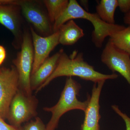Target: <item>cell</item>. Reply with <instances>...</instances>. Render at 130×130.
Listing matches in <instances>:
<instances>
[{
    "label": "cell",
    "mask_w": 130,
    "mask_h": 130,
    "mask_svg": "<svg viewBox=\"0 0 130 130\" xmlns=\"http://www.w3.org/2000/svg\"><path fill=\"white\" fill-rule=\"evenodd\" d=\"M59 43L63 45H72L84 36L83 29L73 20L61 26L59 29Z\"/></svg>",
    "instance_id": "13"
},
{
    "label": "cell",
    "mask_w": 130,
    "mask_h": 130,
    "mask_svg": "<svg viewBox=\"0 0 130 130\" xmlns=\"http://www.w3.org/2000/svg\"><path fill=\"white\" fill-rule=\"evenodd\" d=\"M84 19L90 21L94 29L92 32V41L97 48H101L105 39L125 28L124 26L111 24L102 21L96 13H91L83 8L76 0H70L67 8L54 24L53 30L56 32L61 26L74 19Z\"/></svg>",
    "instance_id": "2"
},
{
    "label": "cell",
    "mask_w": 130,
    "mask_h": 130,
    "mask_svg": "<svg viewBox=\"0 0 130 130\" xmlns=\"http://www.w3.org/2000/svg\"><path fill=\"white\" fill-rule=\"evenodd\" d=\"M14 5L21 8L22 13L26 20L40 32L47 34L51 31L49 20L42 11L32 2L14 1Z\"/></svg>",
    "instance_id": "10"
},
{
    "label": "cell",
    "mask_w": 130,
    "mask_h": 130,
    "mask_svg": "<svg viewBox=\"0 0 130 130\" xmlns=\"http://www.w3.org/2000/svg\"><path fill=\"white\" fill-rule=\"evenodd\" d=\"M62 49L48 58L30 77L31 90H36L50 77L56 68Z\"/></svg>",
    "instance_id": "11"
},
{
    "label": "cell",
    "mask_w": 130,
    "mask_h": 130,
    "mask_svg": "<svg viewBox=\"0 0 130 130\" xmlns=\"http://www.w3.org/2000/svg\"><path fill=\"white\" fill-rule=\"evenodd\" d=\"M124 21L125 23L130 26V11L127 13L125 14Z\"/></svg>",
    "instance_id": "23"
},
{
    "label": "cell",
    "mask_w": 130,
    "mask_h": 130,
    "mask_svg": "<svg viewBox=\"0 0 130 130\" xmlns=\"http://www.w3.org/2000/svg\"><path fill=\"white\" fill-rule=\"evenodd\" d=\"M0 130H22L13 125H9L6 123L4 119L0 116Z\"/></svg>",
    "instance_id": "20"
},
{
    "label": "cell",
    "mask_w": 130,
    "mask_h": 130,
    "mask_svg": "<svg viewBox=\"0 0 130 130\" xmlns=\"http://www.w3.org/2000/svg\"><path fill=\"white\" fill-rule=\"evenodd\" d=\"M22 130H46V128L41 119L37 117L35 120L27 123Z\"/></svg>",
    "instance_id": "17"
},
{
    "label": "cell",
    "mask_w": 130,
    "mask_h": 130,
    "mask_svg": "<svg viewBox=\"0 0 130 130\" xmlns=\"http://www.w3.org/2000/svg\"><path fill=\"white\" fill-rule=\"evenodd\" d=\"M105 81L94 84L91 95H89L88 106L85 111V118L81 126V130H100L99 122L101 116L100 114V99Z\"/></svg>",
    "instance_id": "9"
},
{
    "label": "cell",
    "mask_w": 130,
    "mask_h": 130,
    "mask_svg": "<svg viewBox=\"0 0 130 130\" xmlns=\"http://www.w3.org/2000/svg\"><path fill=\"white\" fill-rule=\"evenodd\" d=\"M43 2L47 10L49 20L54 24L67 9L69 1L44 0Z\"/></svg>",
    "instance_id": "15"
},
{
    "label": "cell",
    "mask_w": 130,
    "mask_h": 130,
    "mask_svg": "<svg viewBox=\"0 0 130 130\" xmlns=\"http://www.w3.org/2000/svg\"><path fill=\"white\" fill-rule=\"evenodd\" d=\"M38 100L35 96H29L19 89L9 107L7 118L13 126L20 127L22 123L37 115Z\"/></svg>",
    "instance_id": "5"
},
{
    "label": "cell",
    "mask_w": 130,
    "mask_h": 130,
    "mask_svg": "<svg viewBox=\"0 0 130 130\" xmlns=\"http://www.w3.org/2000/svg\"><path fill=\"white\" fill-rule=\"evenodd\" d=\"M30 31L34 53L31 75L48 58L51 51L59 44V33L58 30L48 36L42 37L37 34L32 27H30Z\"/></svg>",
    "instance_id": "8"
},
{
    "label": "cell",
    "mask_w": 130,
    "mask_h": 130,
    "mask_svg": "<svg viewBox=\"0 0 130 130\" xmlns=\"http://www.w3.org/2000/svg\"><path fill=\"white\" fill-rule=\"evenodd\" d=\"M118 7L125 14L130 11V0H117Z\"/></svg>",
    "instance_id": "19"
},
{
    "label": "cell",
    "mask_w": 130,
    "mask_h": 130,
    "mask_svg": "<svg viewBox=\"0 0 130 130\" xmlns=\"http://www.w3.org/2000/svg\"><path fill=\"white\" fill-rule=\"evenodd\" d=\"M113 110L118 115L121 117L125 123L126 130H130V118L125 113H124L120 109L119 107L116 105H113L111 106Z\"/></svg>",
    "instance_id": "18"
},
{
    "label": "cell",
    "mask_w": 130,
    "mask_h": 130,
    "mask_svg": "<svg viewBox=\"0 0 130 130\" xmlns=\"http://www.w3.org/2000/svg\"><path fill=\"white\" fill-rule=\"evenodd\" d=\"M18 7L0 4V24L10 30L18 40L20 38L21 40Z\"/></svg>",
    "instance_id": "12"
},
{
    "label": "cell",
    "mask_w": 130,
    "mask_h": 130,
    "mask_svg": "<svg viewBox=\"0 0 130 130\" xmlns=\"http://www.w3.org/2000/svg\"><path fill=\"white\" fill-rule=\"evenodd\" d=\"M6 53L4 47L0 45V69L1 66L4 62L6 58Z\"/></svg>",
    "instance_id": "21"
},
{
    "label": "cell",
    "mask_w": 130,
    "mask_h": 130,
    "mask_svg": "<svg viewBox=\"0 0 130 130\" xmlns=\"http://www.w3.org/2000/svg\"><path fill=\"white\" fill-rule=\"evenodd\" d=\"M109 40L116 47L130 55V26L115 32Z\"/></svg>",
    "instance_id": "16"
},
{
    "label": "cell",
    "mask_w": 130,
    "mask_h": 130,
    "mask_svg": "<svg viewBox=\"0 0 130 130\" xmlns=\"http://www.w3.org/2000/svg\"><path fill=\"white\" fill-rule=\"evenodd\" d=\"M101 60L113 73L121 74L130 85V55L116 47L109 40L102 53Z\"/></svg>",
    "instance_id": "7"
},
{
    "label": "cell",
    "mask_w": 130,
    "mask_h": 130,
    "mask_svg": "<svg viewBox=\"0 0 130 130\" xmlns=\"http://www.w3.org/2000/svg\"><path fill=\"white\" fill-rule=\"evenodd\" d=\"M81 88V85L74 80L72 77H67L64 87L58 103L51 107H45L43 110L52 114L51 119L46 126V130H55L58 127L60 119L63 115L67 112L78 109L84 112L89 101H81L78 99Z\"/></svg>",
    "instance_id": "3"
},
{
    "label": "cell",
    "mask_w": 130,
    "mask_h": 130,
    "mask_svg": "<svg viewBox=\"0 0 130 130\" xmlns=\"http://www.w3.org/2000/svg\"><path fill=\"white\" fill-rule=\"evenodd\" d=\"M80 4L79 5L81 7L84 9L86 10L88 12L89 10V1L86 0H81L80 1Z\"/></svg>",
    "instance_id": "22"
},
{
    "label": "cell",
    "mask_w": 130,
    "mask_h": 130,
    "mask_svg": "<svg viewBox=\"0 0 130 130\" xmlns=\"http://www.w3.org/2000/svg\"><path fill=\"white\" fill-rule=\"evenodd\" d=\"M118 7L117 0H101L96 5V13L102 21L113 24L115 23V13Z\"/></svg>",
    "instance_id": "14"
},
{
    "label": "cell",
    "mask_w": 130,
    "mask_h": 130,
    "mask_svg": "<svg viewBox=\"0 0 130 130\" xmlns=\"http://www.w3.org/2000/svg\"><path fill=\"white\" fill-rule=\"evenodd\" d=\"M19 89L18 73L14 66L0 69V116L7 118L9 107Z\"/></svg>",
    "instance_id": "6"
},
{
    "label": "cell",
    "mask_w": 130,
    "mask_h": 130,
    "mask_svg": "<svg viewBox=\"0 0 130 130\" xmlns=\"http://www.w3.org/2000/svg\"><path fill=\"white\" fill-rule=\"evenodd\" d=\"M75 76L86 81L97 83L100 81L116 79L115 73L105 74L95 70L93 66L85 61L83 53L74 50L68 56L62 49L56 68L50 77L36 90L37 93L47 86L51 81L60 77Z\"/></svg>",
    "instance_id": "1"
},
{
    "label": "cell",
    "mask_w": 130,
    "mask_h": 130,
    "mask_svg": "<svg viewBox=\"0 0 130 130\" xmlns=\"http://www.w3.org/2000/svg\"><path fill=\"white\" fill-rule=\"evenodd\" d=\"M31 37L29 33H24L21 51L13 61L18 73L19 89L29 96L32 95L30 77L34 58V49Z\"/></svg>",
    "instance_id": "4"
}]
</instances>
